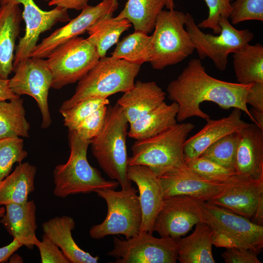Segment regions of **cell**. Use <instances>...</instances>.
Listing matches in <instances>:
<instances>
[{
  "label": "cell",
  "instance_id": "cell-1",
  "mask_svg": "<svg viewBox=\"0 0 263 263\" xmlns=\"http://www.w3.org/2000/svg\"><path fill=\"white\" fill-rule=\"evenodd\" d=\"M253 84L216 79L206 72L200 59L193 58L177 78L169 83L167 92L169 99L178 105L176 120L179 122L194 116L206 120L209 119L210 116L200 105L204 101H210L223 109L238 108L257 124L246 103V95Z\"/></svg>",
  "mask_w": 263,
  "mask_h": 263
},
{
  "label": "cell",
  "instance_id": "cell-2",
  "mask_svg": "<svg viewBox=\"0 0 263 263\" xmlns=\"http://www.w3.org/2000/svg\"><path fill=\"white\" fill-rule=\"evenodd\" d=\"M68 136L70 156L65 163L56 165L53 170V194L63 198L98 189H115L119 183L106 180L89 163L87 155L91 141L83 138L74 130H68Z\"/></svg>",
  "mask_w": 263,
  "mask_h": 263
},
{
  "label": "cell",
  "instance_id": "cell-3",
  "mask_svg": "<svg viewBox=\"0 0 263 263\" xmlns=\"http://www.w3.org/2000/svg\"><path fill=\"white\" fill-rule=\"evenodd\" d=\"M194 125L191 123H176L152 137L136 140L128 158V165L149 168L158 178L186 166L184 145Z\"/></svg>",
  "mask_w": 263,
  "mask_h": 263
},
{
  "label": "cell",
  "instance_id": "cell-4",
  "mask_svg": "<svg viewBox=\"0 0 263 263\" xmlns=\"http://www.w3.org/2000/svg\"><path fill=\"white\" fill-rule=\"evenodd\" d=\"M128 124L120 106L117 103L112 106L109 104L103 129L90 145L100 167L110 178L116 180L121 188L132 185L127 177Z\"/></svg>",
  "mask_w": 263,
  "mask_h": 263
},
{
  "label": "cell",
  "instance_id": "cell-5",
  "mask_svg": "<svg viewBox=\"0 0 263 263\" xmlns=\"http://www.w3.org/2000/svg\"><path fill=\"white\" fill-rule=\"evenodd\" d=\"M140 66L112 56L100 58L95 66L78 82L74 94L63 102L59 112L88 97L108 98L130 90L134 86Z\"/></svg>",
  "mask_w": 263,
  "mask_h": 263
},
{
  "label": "cell",
  "instance_id": "cell-6",
  "mask_svg": "<svg viewBox=\"0 0 263 263\" xmlns=\"http://www.w3.org/2000/svg\"><path fill=\"white\" fill-rule=\"evenodd\" d=\"M186 14L171 9L158 15L150 36L149 62L153 69L162 70L176 64L195 50L185 28Z\"/></svg>",
  "mask_w": 263,
  "mask_h": 263
},
{
  "label": "cell",
  "instance_id": "cell-7",
  "mask_svg": "<svg viewBox=\"0 0 263 263\" xmlns=\"http://www.w3.org/2000/svg\"><path fill=\"white\" fill-rule=\"evenodd\" d=\"M107 206V213L100 224L93 225L90 237L101 239L108 235L121 234L128 239L140 233L142 215L137 190L130 185L116 191L98 189L94 191Z\"/></svg>",
  "mask_w": 263,
  "mask_h": 263
},
{
  "label": "cell",
  "instance_id": "cell-8",
  "mask_svg": "<svg viewBox=\"0 0 263 263\" xmlns=\"http://www.w3.org/2000/svg\"><path fill=\"white\" fill-rule=\"evenodd\" d=\"M219 24L221 30L218 35L206 34L196 25L192 16L186 13L185 26L200 59L208 57L217 69L224 71L229 54L249 43L254 35L247 29L235 28L225 17H220Z\"/></svg>",
  "mask_w": 263,
  "mask_h": 263
},
{
  "label": "cell",
  "instance_id": "cell-9",
  "mask_svg": "<svg viewBox=\"0 0 263 263\" xmlns=\"http://www.w3.org/2000/svg\"><path fill=\"white\" fill-rule=\"evenodd\" d=\"M52 76V88L59 89L78 82L99 59L94 46L87 39L77 37L61 44L47 57Z\"/></svg>",
  "mask_w": 263,
  "mask_h": 263
},
{
  "label": "cell",
  "instance_id": "cell-10",
  "mask_svg": "<svg viewBox=\"0 0 263 263\" xmlns=\"http://www.w3.org/2000/svg\"><path fill=\"white\" fill-rule=\"evenodd\" d=\"M179 239L156 238L147 232L126 240L114 237L113 248L107 254L116 263H175Z\"/></svg>",
  "mask_w": 263,
  "mask_h": 263
},
{
  "label": "cell",
  "instance_id": "cell-11",
  "mask_svg": "<svg viewBox=\"0 0 263 263\" xmlns=\"http://www.w3.org/2000/svg\"><path fill=\"white\" fill-rule=\"evenodd\" d=\"M13 71L14 75L9 79L12 92L19 96L26 94L33 97L42 116L41 127L49 128L52 119L48 98L52 76L46 60L39 57H29L21 61Z\"/></svg>",
  "mask_w": 263,
  "mask_h": 263
},
{
  "label": "cell",
  "instance_id": "cell-12",
  "mask_svg": "<svg viewBox=\"0 0 263 263\" xmlns=\"http://www.w3.org/2000/svg\"><path fill=\"white\" fill-rule=\"evenodd\" d=\"M204 202L186 196L164 198L153 225V232L161 237L178 239L187 234L193 226L203 221Z\"/></svg>",
  "mask_w": 263,
  "mask_h": 263
},
{
  "label": "cell",
  "instance_id": "cell-13",
  "mask_svg": "<svg viewBox=\"0 0 263 263\" xmlns=\"http://www.w3.org/2000/svg\"><path fill=\"white\" fill-rule=\"evenodd\" d=\"M8 3L23 5L22 16L25 24L24 35L16 49L14 70L21 61L30 57L41 34L51 29L56 23L69 21L70 19L67 9L56 6L50 11H44L34 0H0V5Z\"/></svg>",
  "mask_w": 263,
  "mask_h": 263
},
{
  "label": "cell",
  "instance_id": "cell-14",
  "mask_svg": "<svg viewBox=\"0 0 263 263\" xmlns=\"http://www.w3.org/2000/svg\"><path fill=\"white\" fill-rule=\"evenodd\" d=\"M117 0H103L95 6L88 5L68 23L54 31L37 44L30 57L47 58L57 47L69 40L84 34L97 21L112 15L118 8Z\"/></svg>",
  "mask_w": 263,
  "mask_h": 263
},
{
  "label": "cell",
  "instance_id": "cell-15",
  "mask_svg": "<svg viewBox=\"0 0 263 263\" xmlns=\"http://www.w3.org/2000/svg\"><path fill=\"white\" fill-rule=\"evenodd\" d=\"M262 196L263 177L252 178L235 174L225 181L221 190L207 202L250 219Z\"/></svg>",
  "mask_w": 263,
  "mask_h": 263
},
{
  "label": "cell",
  "instance_id": "cell-16",
  "mask_svg": "<svg viewBox=\"0 0 263 263\" xmlns=\"http://www.w3.org/2000/svg\"><path fill=\"white\" fill-rule=\"evenodd\" d=\"M203 222L211 227L229 234L248 245L259 254L263 247V226L245 217L205 202L202 204Z\"/></svg>",
  "mask_w": 263,
  "mask_h": 263
},
{
  "label": "cell",
  "instance_id": "cell-17",
  "mask_svg": "<svg viewBox=\"0 0 263 263\" xmlns=\"http://www.w3.org/2000/svg\"><path fill=\"white\" fill-rule=\"evenodd\" d=\"M164 198L186 196L207 202L223 188L225 182L204 179L188 169L186 166L167 172L159 177Z\"/></svg>",
  "mask_w": 263,
  "mask_h": 263
},
{
  "label": "cell",
  "instance_id": "cell-18",
  "mask_svg": "<svg viewBox=\"0 0 263 263\" xmlns=\"http://www.w3.org/2000/svg\"><path fill=\"white\" fill-rule=\"evenodd\" d=\"M128 178L137 186L142 215L140 232L152 234L153 225L164 200L159 178L147 167L128 165Z\"/></svg>",
  "mask_w": 263,
  "mask_h": 263
},
{
  "label": "cell",
  "instance_id": "cell-19",
  "mask_svg": "<svg viewBox=\"0 0 263 263\" xmlns=\"http://www.w3.org/2000/svg\"><path fill=\"white\" fill-rule=\"evenodd\" d=\"M241 115V110L233 108L228 116L206 120V125L185 142V161L199 156L207 147L223 137L239 132L247 127L250 124L243 120Z\"/></svg>",
  "mask_w": 263,
  "mask_h": 263
},
{
  "label": "cell",
  "instance_id": "cell-20",
  "mask_svg": "<svg viewBox=\"0 0 263 263\" xmlns=\"http://www.w3.org/2000/svg\"><path fill=\"white\" fill-rule=\"evenodd\" d=\"M234 169L245 177H263V130L255 123L239 132Z\"/></svg>",
  "mask_w": 263,
  "mask_h": 263
},
{
  "label": "cell",
  "instance_id": "cell-21",
  "mask_svg": "<svg viewBox=\"0 0 263 263\" xmlns=\"http://www.w3.org/2000/svg\"><path fill=\"white\" fill-rule=\"evenodd\" d=\"M166 94L155 81H137L116 103L130 124L160 105L165 101Z\"/></svg>",
  "mask_w": 263,
  "mask_h": 263
},
{
  "label": "cell",
  "instance_id": "cell-22",
  "mask_svg": "<svg viewBox=\"0 0 263 263\" xmlns=\"http://www.w3.org/2000/svg\"><path fill=\"white\" fill-rule=\"evenodd\" d=\"M4 206L5 212L0 222L9 234L29 249L37 246L40 241L36 235L38 225L34 201L9 204Z\"/></svg>",
  "mask_w": 263,
  "mask_h": 263
},
{
  "label": "cell",
  "instance_id": "cell-23",
  "mask_svg": "<svg viewBox=\"0 0 263 263\" xmlns=\"http://www.w3.org/2000/svg\"><path fill=\"white\" fill-rule=\"evenodd\" d=\"M19 4L8 3L0 6V79H8L13 71L16 40L22 20Z\"/></svg>",
  "mask_w": 263,
  "mask_h": 263
},
{
  "label": "cell",
  "instance_id": "cell-24",
  "mask_svg": "<svg viewBox=\"0 0 263 263\" xmlns=\"http://www.w3.org/2000/svg\"><path fill=\"white\" fill-rule=\"evenodd\" d=\"M74 219L68 216H56L42 225L44 235L61 250L70 263H96L99 258L80 248L73 239Z\"/></svg>",
  "mask_w": 263,
  "mask_h": 263
},
{
  "label": "cell",
  "instance_id": "cell-25",
  "mask_svg": "<svg viewBox=\"0 0 263 263\" xmlns=\"http://www.w3.org/2000/svg\"><path fill=\"white\" fill-rule=\"evenodd\" d=\"M35 166L28 162L19 163L14 171L0 181V207L28 201L35 190Z\"/></svg>",
  "mask_w": 263,
  "mask_h": 263
},
{
  "label": "cell",
  "instance_id": "cell-26",
  "mask_svg": "<svg viewBox=\"0 0 263 263\" xmlns=\"http://www.w3.org/2000/svg\"><path fill=\"white\" fill-rule=\"evenodd\" d=\"M178 106L165 101L154 110L130 124L127 135L136 140L155 136L177 123Z\"/></svg>",
  "mask_w": 263,
  "mask_h": 263
},
{
  "label": "cell",
  "instance_id": "cell-27",
  "mask_svg": "<svg viewBox=\"0 0 263 263\" xmlns=\"http://www.w3.org/2000/svg\"><path fill=\"white\" fill-rule=\"evenodd\" d=\"M189 236L178 241V260L181 263H215L212 252L211 227L201 222Z\"/></svg>",
  "mask_w": 263,
  "mask_h": 263
},
{
  "label": "cell",
  "instance_id": "cell-28",
  "mask_svg": "<svg viewBox=\"0 0 263 263\" xmlns=\"http://www.w3.org/2000/svg\"><path fill=\"white\" fill-rule=\"evenodd\" d=\"M233 65L238 83H263V46L246 44L233 53Z\"/></svg>",
  "mask_w": 263,
  "mask_h": 263
},
{
  "label": "cell",
  "instance_id": "cell-29",
  "mask_svg": "<svg viewBox=\"0 0 263 263\" xmlns=\"http://www.w3.org/2000/svg\"><path fill=\"white\" fill-rule=\"evenodd\" d=\"M132 24L125 19H117L113 15L102 18L87 31V39L94 46L99 57L106 56L107 51L118 42L121 34L128 30Z\"/></svg>",
  "mask_w": 263,
  "mask_h": 263
},
{
  "label": "cell",
  "instance_id": "cell-30",
  "mask_svg": "<svg viewBox=\"0 0 263 263\" xmlns=\"http://www.w3.org/2000/svg\"><path fill=\"white\" fill-rule=\"evenodd\" d=\"M166 0H128L116 17L128 20L135 31L148 34L154 30L157 18L165 6Z\"/></svg>",
  "mask_w": 263,
  "mask_h": 263
},
{
  "label": "cell",
  "instance_id": "cell-31",
  "mask_svg": "<svg viewBox=\"0 0 263 263\" xmlns=\"http://www.w3.org/2000/svg\"><path fill=\"white\" fill-rule=\"evenodd\" d=\"M30 128L22 99L19 96L8 102L0 100V139L28 137Z\"/></svg>",
  "mask_w": 263,
  "mask_h": 263
},
{
  "label": "cell",
  "instance_id": "cell-32",
  "mask_svg": "<svg viewBox=\"0 0 263 263\" xmlns=\"http://www.w3.org/2000/svg\"><path fill=\"white\" fill-rule=\"evenodd\" d=\"M150 41V36L134 31L117 43L111 56L141 65L149 62Z\"/></svg>",
  "mask_w": 263,
  "mask_h": 263
},
{
  "label": "cell",
  "instance_id": "cell-33",
  "mask_svg": "<svg viewBox=\"0 0 263 263\" xmlns=\"http://www.w3.org/2000/svg\"><path fill=\"white\" fill-rule=\"evenodd\" d=\"M239 132L228 134L220 138L207 147L200 156L225 168L234 169L239 139Z\"/></svg>",
  "mask_w": 263,
  "mask_h": 263
},
{
  "label": "cell",
  "instance_id": "cell-34",
  "mask_svg": "<svg viewBox=\"0 0 263 263\" xmlns=\"http://www.w3.org/2000/svg\"><path fill=\"white\" fill-rule=\"evenodd\" d=\"M23 147L20 137L0 139V181L10 174L15 163H21L27 156Z\"/></svg>",
  "mask_w": 263,
  "mask_h": 263
},
{
  "label": "cell",
  "instance_id": "cell-35",
  "mask_svg": "<svg viewBox=\"0 0 263 263\" xmlns=\"http://www.w3.org/2000/svg\"><path fill=\"white\" fill-rule=\"evenodd\" d=\"M110 104L108 98L90 97L84 99L71 108L60 113L63 117L64 125L68 130H74L88 116L102 106Z\"/></svg>",
  "mask_w": 263,
  "mask_h": 263
},
{
  "label": "cell",
  "instance_id": "cell-36",
  "mask_svg": "<svg viewBox=\"0 0 263 263\" xmlns=\"http://www.w3.org/2000/svg\"><path fill=\"white\" fill-rule=\"evenodd\" d=\"M185 164L190 170L210 181L223 182L236 174L234 169L225 168L201 156L186 160Z\"/></svg>",
  "mask_w": 263,
  "mask_h": 263
},
{
  "label": "cell",
  "instance_id": "cell-37",
  "mask_svg": "<svg viewBox=\"0 0 263 263\" xmlns=\"http://www.w3.org/2000/svg\"><path fill=\"white\" fill-rule=\"evenodd\" d=\"M208 8V15L207 19L202 20L198 25L199 28H210L214 34L220 33L221 28L219 24L220 17H225L228 19L231 12L230 0H205ZM166 7L169 9H174L173 0H166Z\"/></svg>",
  "mask_w": 263,
  "mask_h": 263
},
{
  "label": "cell",
  "instance_id": "cell-38",
  "mask_svg": "<svg viewBox=\"0 0 263 263\" xmlns=\"http://www.w3.org/2000/svg\"><path fill=\"white\" fill-rule=\"evenodd\" d=\"M228 19L233 24L250 20L263 21V0H236Z\"/></svg>",
  "mask_w": 263,
  "mask_h": 263
},
{
  "label": "cell",
  "instance_id": "cell-39",
  "mask_svg": "<svg viewBox=\"0 0 263 263\" xmlns=\"http://www.w3.org/2000/svg\"><path fill=\"white\" fill-rule=\"evenodd\" d=\"M107 109L108 105L101 107L81 122L73 130L83 138L91 141L102 130Z\"/></svg>",
  "mask_w": 263,
  "mask_h": 263
},
{
  "label": "cell",
  "instance_id": "cell-40",
  "mask_svg": "<svg viewBox=\"0 0 263 263\" xmlns=\"http://www.w3.org/2000/svg\"><path fill=\"white\" fill-rule=\"evenodd\" d=\"M37 247L42 263H70L59 248L44 235Z\"/></svg>",
  "mask_w": 263,
  "mask_h": 263
},
{
  "label": "cell",
  "instance_id": "cell-41",
  "mask_svg": "<svg viewBox=\"0 0 263 263\" xmlns=\"http://www.w3.org/2000/svg\"><path fill=\"white\" fill-rule=\"evenodd\" d=\"M226 263H261L257 254L247 248L227 249L222 254Z\"/></svg>",
  "mask_w": 263,
  "mask_h": 263
},
{
  "label": "cell",
  "instance_id": "cell-42",
  "mask_svg": "<svg viewBox=\"0 0 263 263\" xmlns=\"http://www.w3.org/2000/svg\"><path fill=\"white\" fill-rule=\"evenodd\" d=\"M211 229L212 244L215 246L224 247L226 249L247 248L252 250L248 245L235 237L216 228L211 227Z\"/></svg>",
  "mask_w": 263,
  "mask_h": 263
},
{
  "label": "cell",
  "instance_id": "cell-43",
  "mask_svg": "<svg viewBox=\"0 0 263 263\" xmlns=\"http://www.w3.org/2000/svg\"><path fill=\"white\" fill-rule=\"evenodd\" d=\"M246 103L254 109L263 111V83L253 84L246 95Z\"/></svg>",
  "mask_w": 263,
  "mask_h": 263
},
{
  "label": "cell",
  "instance_id": "cell-44",
  "mask_svg": "<svg viewBox=\"0 0 263 263\" xmlns=\"http://www.w3.org/2000/svg\"><path fill=\"white\" fill-rule=\"evenodd\" d=\"M88 1L89 0H50L48 5H55L67 10H82L88 5Z\"/></svg>",
  "mask_w": 263,
  "mask_h": 263
},
{
  "label": "cell",
  "instance_id": "cell-45",
  "mask_svg": "<svg viewBox=\"0 0 263 263\" xmlns=\"http://www.w3.org/2000/svg\"><path fill=\"white\" fill-rule=\"evenodd\" d=\"M23 244L17 239L14 238L9 244L0 247V263H4Z\"/></svg>",
  "mask_w": 263,
  "mask_h": 263
},
{
  "label": "cell",
  "instance_id": "cell-46",
  "mask_svg": "<svg viewBox=\"0 0 263 263\" xmlns=\"http://www.w3.org/2000/svg\"><path fill=\"white\" fill-rule=\"evenodd\" d=\"M17 97L9 87V79H0V100H9Z\"/></svg>",
  "mask_w": 263,
  "mask_h": 263
},
{
  "label": "cell",
  "instance_id": "cell-47",
  "mask_svg": "<svg viewBox=\"0 0 263 263\" xmlns=\"http://www.w3.org/2000/svg\"><path fill=\"white\" fill-rule=\"evenodd\" d=\"M253 223L261 225L263 224V196L260 198L254 214L251 218Z\"/></svg>",
  "mask_w": 263,
  "mask_h": 263
},
{
  "label": "cell",
  "instance_id": "cell-48",
  "mask_svg": "<svg viewBox=\"0 0 263 263\" xmlns=\"http://www.w3.org/2000/svg\"><path fill=\"white\" fill-rule=\"evenodd\" d=\"M249 111L256 121L257 125L263 130V111H259L253 108Z\"/></svg>",
  "mask_w": 263,
  "mask_h": 263
},
{
  "label": "cell",
  "instance_id": "cell-49",
  "mask_svg": "<svg viewBox=\"0 0 263 263\" xmlns=\"http://www.w3.org/2000/svg\"><path fill=\"white\" fill-rule=\"evenodd\" d=\"M5 212V208L3 207H0V218L4 215Z\"/></svg>",
  "mask_w": 263,
  "mask_h": 263
},
{
  "label": "cell",
  "instance_id": "cell-50",
  "mask_svg": "<svg viewBox=\"0 0 263 263\" xmlns=\"http://www.w3.org/2000/svg\"><path fill=\"white\" fill-rule=\"evenodd\" d=\"M45 0V1H49L50 0Z\"/></svg>",
  "mask_w": 263,
  "mask_h": 263
},
{
  "label": "cell",
  "instance_id": "cell-51",
  "mask_svg": "<svg viewBox=\"0 0 263 263\" xmlns=\"http://www.w3.org/2000/svg\"><path fill=\"white\" fill-rule=\"evenodd\" d=\"M233 0H230V1H232Z\"/></svg>",
  "mask_w": 263,
  "mask_h": 263
}]
</instances>
